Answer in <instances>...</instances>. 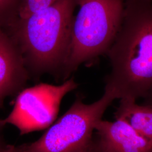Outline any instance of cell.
<instances>
[{
  "label": "cell",
  "mask_w": 152,
  "mask_h": 152,
  "mask_svg": "<svg viewBox=\"0 0 152 152\" xmlns=\"http://www.w3.org/2000/svg\"><path fill=\"white\" fill-rule=\"evenodd\" d=\"M106 55L105 88L115 99L136 100L152 89V0H124L119 30Z\"/></svg>",
  "instance_id": "6da1fadb"
},
{
  "label": "cell",
  "mask_w": 152,
  "mask_h": 152,
  "mask_svg": "<svg viewBox=\"0 0 152 152\" xmlns=\"http://www.w3.org/2000/svg\"><path fill=\"white\" fill-rule=\"evenodd\" d=\"M76 0H60L7 28L19 49L29 75L49 74L62 80L70 47Z\"/></svg>",
  "instance_id": "7a4b0ae2"
},
{
  "label": "cell",
  "mask_w": 152,
  "mask_h": 152,
  "mask_svg": "<svg viewBox=\"0 0 152 152\" xmlns=\"http://www.w3.org/2000/svg\"><path fill=\"white\" fill-rule=\"evenodd\" d=\"M79 10L72 24L70 47L63 71L65 81L83 63L106 54L123 18L124 0H76Z\"/></svg>",
  "instance_id": "3957f363"
},
{
  "label": "cell",
  "mask_w": 152,
  "mask_h": 152,
  "mask_svg": "<svg viewBox=\"0 0 152 152\" xmlns=\"http://www.w3.org/2000/svg\"><path fill=\"white\" fill-rule=\"evenodd\" d=\"M113 94L104 90L103 96L91 104H85L77 95L69 109L38 140L26 144L27 152H77L92 139L98 121L112 103Z\"/></svg>",
  "instance_id": "277c9868"
},
{
  "label": "cell",
  "mask_w": 152,
  "mask_h": 152,
  "mask_svg": "<svg viewBox=\"0 0 152 152\" xmlns=\"http://www.w3.org/2000/svg\"><path fill=\"white\" fill-rule=\"evenodd\" d=\"M78 86L72 77L59 85L41 83L23 89L10 113L0 119V124L15 127L20 135L46 129L56 119L63 99Z\"/></svg>",
  "instance_id": "5b68a950"
},
{
  "label": "cell",
  "mask_w": 152,
  "mask_h": 152,
  "mask_svg": "<svg viewBox=\"0 0 152 152\" xmlns=\"http://www.w3.org/2000/svg\"><path fill=\"white\" fill-rule=\"evenodd\" d=\"M29 76L19 49L0 26V108L6 98L22 91Z\"/></svg>",
  "instance_id": "8992f818"
},
{
  "label": "cell",
  "mask_w": 152,
  "mask_h": 152,
  "mask_svg": "<svg viewBox=\"0 0 152 152\" xmlns=\"http://www.w3.org/2000/svg\"><path fill=\"white\" fill-rule=\"evenodd\" d=\"M95 130L110 152H152V142L125 120H100Z\"/></svg>",
  "instance_id": "52a82bcc"
},
{
  "label": "cell",
  "mask_w": 152,
  "mask_h": 152,
  "mask_svg": "<svg viewBox=\"0 0 152 152\" xmlns=\"http://www.w3.org/2000/svg\"><path fill=\"white\" fill-rule=\"evenodd\" d=\"M114 115L115 118L127 122L152 142V104L139 105L135 100L121 99Z\"/></svg>",
  "instance_id": "ba28073f"
},
{
  "label": "cell",
  "mask_w": 152,
  "mask_h": 152,
  "mask_svg": "<svg viewBox=\"0 0 152 152\" xmlns=\"http://www.w3.org/2000/svg\"><path fill=\"white\" fill-rule=\"evenodd\" d=\"M21 0H0V26L7 27L19 17Z\"/></svg>",
  "instance_id": "9c48e42d"
},
{
  "label": "cell",
  "mask_w": 152,
  "mask_h": 152,
  "mask_svg": "<svg viewBox=\"0 0 152 152\" xmlns=\"http://www.w3.org/2000/svg\"><path fill=\"white\" fill-rule=\"evenodd\" d=\"M60 0H21L19 17L24 18Z\"/></svg>",
  "instance_id": "30bf717a"
},
{
  "label": "cell",
  "mask_w": 152,
  "mask_h": 152,
  "mask_svg": "<svg viewBox=\"0 0 152 152\" xmlns=\"http://www.w3.org/2000/svg\"><path fill=\"white\" fill-rule=\"evenodd\" d=\"M77 152H110L99 137L97 140L92 139L86 146Z\"/></svg>",
  "instance_id": "8fae6325"
},
{
  "label": "cell",
  "mask_w": 152,
  "mask_h": 152,
  "mask_svg": "<svg viewBox=\"0 0 152 152\" xmlns=\"http://www.w3.org/2000/svg\"><path fill=\"white\" fill-rule=\"evenodd\" d=\"M0 152H27L26 144L19 146L7 145L5 148L0 150Z\"/></svg>",
  "instance_id": "7c38bea8"
},
{
  "label": "cell",
  "mask_w": 152,
  "mask_h": 152,
  "mask_svg": "<svg viewBox=\"0 0 152 152\" xmlns=\"http://www.w3.org/2000/svg\"><path fill=\"white\" fill-rule=\"evenodd\" d=\"M144 103L145 104H152V89L147 94V95L144 98Z\"/></svg>",
  "instance_id": "4fadbf2b"
},
{
  "label": "cell",
  "mask_w": 152,
  "mask_h": 152,
  "mask_svg": "<svg viewBox=\"0 0 152 152\" xmlns=\"http://www.w3.org/2000/svg\"><path fill=\"white\" fill-rule=\"evenodd\" d=\"M2 127H3V126L1 125V124H0V131ZM7 145H6L5 144L4 139H2V136L1 135V134H0V150L5 148L6 147H7Z\"/></svg>",
  "instance_id": "5bb4252c"
}]
</instances>
